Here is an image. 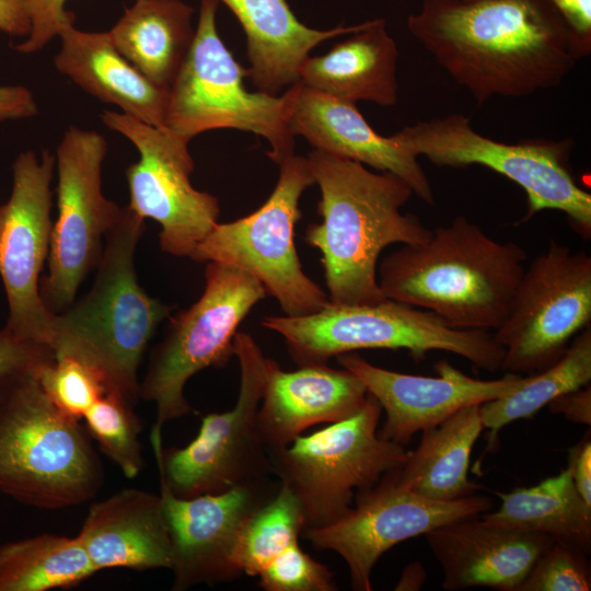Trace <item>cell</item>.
<instances>
[{"mask_svg":"<svg viewBox=\"0 0 591 591\" xmlns=\"http://www.w3.org/2000/svg\"><path fill=\"white\" fill-rule=\"evenodd\" d=\"M267 296L251 275L225 264L208 262L205 288L187 310L170 316L164 338L150 356L140 397L153 402L151 431L192 413L186 383L207 368H223L234 356V337L250 311Z\"/></svg>","mask_w":591,"mask_h":591,"instance_id":"cell-10","label":"cell"},{"mask_svg":"<svg viewBox=\"0 0 591 591\" xmlns=\"http://www.w3.org/2000/svg\"><path fill=\"white\" fill-rule=\"evenodd\" d=\"M38 113L33 93L23 85L0 86V121L31 118Z\"/></svg>","mask_w":591,"mask_h":591,"instance_id":"cell-40","label":"cell"},{"mask_svg":"<svg viewBox=\"0 0 591 591\" xmlns=\"http://www.w3.org/2000/svg\"><path fill=\"white\" fill-rule=\"evenodd\" d=\"M591 327L575 336L563 356L542 371L528 374L513 392L479 405L484 429L491 443L507 425L530 418L554 398L590 385Z\"/></svg>","mask_w":591,"mask_h":591,"instance_id":"cell-31","label":"cell"},{"mask_svg":"<svg viewBox=\"0 0 591 591\" xmlns=\"http://www.w3.org/2000/svg\"><path fill=\"white\" fill-rule=\"evenodd\" d=\"M67 0H27L31 31L26 38L14 46L22 54L42 50L62 30L74 24V13L65 8Z\"/></svg>","mask_w":591,"mask_h":591,"instance_id":"cell-38","label":"cell"},{"mask_svg":"<svg viewBox=\"0 0 591 591\" xmlns=\"http://www.w3.org/2000/svg\"><path fill=\"white\" fill-rule=\"evenodd\" d=\"M134 406L108 387L83 417L90 438L127 478L137 477L144 466L139 441L141 424Z\"/></svg>","mask_w":591,"mask_h":591,"instance_id":"cell-33","label":"cell"},{"mask_svg":"<svg viewBox=\"0 0 591 591\" xmlns=\"http://www.w3.org/2000/svg\"><path fill=\"white\" fill-rule=\"evenodd\" d=\"M303 518L294 495L279 484L276 495L259 507L243 526L233 555L241 575L257 577L278 554L297 542Z\"/></svg>","mask_w":591,"mask_h":591,"instance_id":"cell-32","label":"cell"},{"mask_svg":"<svg viewBox=\"0 0 591 591\" xmlns=\"http://www.w3.org/2000/svg\"><path fill=\"white\" fill-rule=\"evenodd\" d=\"M526 258L515 242H498L459 216L426 242L386 255L378 282L385 298L428 310L451 327L495 331L510 312Z\"/></svg>","mask_w":591,"mask_h":591,"instance_id":"cell-3","label":"cell"},{"mask_svg":"<svg viewBox=\"0 0 591 591\" xmlns=\"http://www.w3.org/2000/svg\"><path fill=\"white\" fill-rule=\"evenodd\" d=\"M396 134L415 157L437 166L482 165L518 184L528 198L522 222L542 210H558L579 235L590 239L591 195L579 186L570 167V139L496 141L478 134L457 113L417 121Z\"/></svg>","mask_w":591,"mask_h":591,"instance_id":"cell-9","label":"cell"},{"mask_svg":"<svg viewBox=\"0 0 591 591\" xmlns=\"http://www.w3.org/2000/svg\"><path fill=\"white\" fill-rule=\"evenodd\" d=\"M566 25L578 60L591 53V0H544Z\"/></svg>","mask_w":591,"mask_h":591,"instance_id":"cell-39","label":"cell"},{"mask_svg":"<svg viewBox=\"0 0 591 591\" xmlns=\"http://www.w3.org/2000/svg\"><path fill=\"white\" fill-rule=\"evenodd\" d=\"M484 426L479 405L456 412L425 429L418 447L404 464L382 477L432 500H455L474 495L482 486L467 477L473 447Z\"/></svg>","mask_w":591,"mask_h":591,"instance_id":"cell-27","label":"cell"},{"mask_svg":"<svg viewBox=\"0 0 591 591\" xmlns=\"http://www.w3.org/2000/svg\"><path fill=\"white\" fill-rule=\"evenodd\" d=\"M465 1H472V0H465Z\"/></svg>","mask_w":591,"mask_h":591,"instance_id":"cell-45","label":"cell"},{"mask_svg":"<svg viewBox=\"0 0 591 591\" xmlns=\"http://www.w3.org/2000/svg\"><path fill=\"white\" fill-rule=\"evenodd\" d=\"M54 170L48 151L20 153L10 197L0 206V277L9 304L4 327L46 346L55 313L44 304L39 282L50 246Z\"/></svg>","mask_w":591,"mask_h":591,"instance_id":"cell-16","label":"cell"},{"mask_svg":"<svg viewBox=\"0 0 591 591\" xmlns=\"http://www.w3.org/2000/svg\"><path fill=\"white\" fill-rule=\"evenodd\" d=\"M144 220L128 207L107 232L92 287L55 314L48 347L96 368L125 398L140 397L139 367L158 326L173 308L139 283L135 255Z\"/></svg>","mask_w":591,"mask_h":591,"instance_id":"cell-4","label":"cell"},{"mask_svg":"<svg viewBox=\"0 0 591 591\" xmlns=\"http://www.w3.org/2000/svg\"><path fill=\"white\" fill-rule=\"evenodd\" d=\"M101 119L139 152V160L125 172L129 210L159 223L163 252L190 257L219 223L220 206L216 196L192 185L195 164L189 140L121 112L104 111Z\"/></svg>","mask_w":591,"mask_h":591,"instance_id":"cell-15","label":"cell"},{"mask_svg":"<svg viewBox=\"0 0 591 591\" xmlns=\"http://www.w3.org/2000/svg\"><path fill=\"white\" fill-rule=\"evenodd\" d=\"M233 344L241 372L235 406L204 416L183 448L164 449L162 434L150 432L160 482L176 497L218 494L274 475L257 421L270 358L247 333L237 332Z\"/></svg>","mask_w":591,"mask_h":591,"instance_id":"cell-11","label":"cell"},{"mask_svg":"<svg viewBox=\"0 0 591 591\" xmlns=\"http://www.w3.org/2000/svg\"><path fill=\"white\" fill-rule=\"evenodd\" d=\"M279 489L269 477L218 494L179 498L160 482L172 547V589L213 586L241 576L233 563L240 533L250 517Z\"/></svg>","mask_w":591,"mask_h":591,"instance_id":"cell-18","label":"cell"},{"mask_svg":"<svg viewBox=\"0 0 591 591\" xmlns=\"http://www.w3.org/2000/svg\"><path fill=\"white\" fill-rule=\"evenodd\" d=\"M55 360L46 345L23 339L3 327L0 331V401L23 382L38 376Z\"/></svg>","mask_w":591,"mask_h":591,"instance_id":"cell-37","label":"cell"},{"mask_svg":"<svg viewBox=\"0 0 591 591\" xmlns=\"http://www.w3.org/2000/svg\"><path fill=\"white\" fill-rule=\"evenodd\" d=\"M106 153L103 135L78 126H69L56 148L57 219L48 273L39 282L42 300L55 314L76 300L81 283L100 262L107 232L124 212L103 194Z\"/></svg>","mask_w":591,"mask_h":591,"instance_id":"cell-13","label":"cell"},{"mask_svg":"<svg viewBox=\"0 0 591 591\" xmlns=\"http://www.w3.org/2000/svg\"><path fill=\"white\" fill-rule=\"evenodd\" d=\"M95 572L78 536L44 533L0 545V591L69 589Z\"/></svg>","mask_w":591,"mask_h":591,"instance_id":"cell-30","label":"cell"},{"mask_svg":"<svg viewBox=\"0 0 591 591\" xmlns=\"http://www.w3.org/2000/svg\"><path fill=\"white\" fill-rule=\"evenodd\" d=\"M0 31L11 36H27L31 20L27 0H0Z\"/></svg>","mask_w":591,"mask_h":591,"instance_id":"cell-43","label":"cell"},{"mask_svg":"<svg viewBox=\"0 0 591 591\" xmlns=\"http://www.w3.org/2000/svg\"><path fill=\"white\" fill-rule=\"evenodd\" d=\"M38 382L51 404L77 421L112 387L96 368L70 356H55L38 374Z\"/></svg>","mask_w":591,"mask_h":591,"instance_id":"cell-34","label":"cell"},{"mask_svg":"<svg viewBox=\"0 0 591 591\" xmlns=\"http://www.w3.org/2000/svg\"><path fill=\"white\" fill-rule=\"evenodd\" d=\"M547 406L553 414H561L569 421L590 426L591 387L588 385L565 393L554 398Z\"/></svg>","mask_w":591,"mask_h":591,"instance_id":"cell-41","label":"cell"},{"mask_svg":"<svg viewBox=\"0 0 591 591\" xmlns=\"http://www.w3.org/2000/svg\"><path fill=\"white\" fill-rule=\"evenodd\" d=\"M407 28L478 103L558 86L577 61L544 0H422Z\"/></svg>","mask_w":591,"mask_h":591,"instance_id":"cell-1","label":"cell"},{"mask_svg":"<svg viewBox=\"0 0 591 591\" xmlns=\"http://www.w3.org/2000/svg\"><path fill=\"white\" fill-rule=\"evenodd\" d=\"M266 591H335L337 584L329 568L302 551L294 542L278 554L258 573Z\"/></svg>","mask_w":591,"mask_h":591,"instance_id":"cell-36","label":"cell"},{"mask_svg":"<svg viewBox=\"0 0 591 591\" xmlns=\"http://www.w3.org/2000/svg\"><path fill=\"white\" fill-rule=\"evenodd\" d=\"M354 501L356 506L336 522L303 534L313 547L335 552L345 560L356 591L372 589V569L393 546L493 507L489 497L475 494L448 501L428 499L384 477L356 494Z\"/></svg>","mask_w":591,"mask_h":591,"instance_id":"cell-17","label":"cell"},{"mask_svg":"<svg viewBox=\"0 0 591 591\" xmlns=\"http://www.w3.org/2000/svg\"><path fill=\"white\" fill-rule=\"evenodd\" d=\"M104 480L91 438L48 399L38 376L0 401V491L38 509L94 498Z\"/></svg>","mask_w":591,"mask_h":591,"instance_id":"cell-5","label":"cell"},{"mask_svg":"<svg viewBox=\"0 0 591 591\" xmlns=\"http://www.w3.org/2000/svg\"><path fill=\"white\" fill-rule=\"evenodd\" d=\"M382 407L368 392L354 416L268 452L274 475L297 498L303 532L343 518L355 496L375 486L407 459L404 445L381 438Z\"/></svg>","mask_w":591,"mask_h":591,"instance_id":"cell-8","label":"cell"},{"mask_svg":"<svg viewBox=\"0 0 591 591\" xmlns=\"http://www.w3.org/2000/svg\"><path fill=\"white\" fill-rule=\"evenodd\" d=\"M290 95L288 125L293 137H303L314 150L354 160L379 172H390L404 179L414 195L428 205L434 195L422 166L397 134H378L355 103L296 82Z\"/></svg>","mask_w":591,"mask_h":591,"instance_id":"cell-20","label":"cell"},{"mask_svg":"<svg viewBox=\"0 0 591 591\" xmlns=\"http://www.w3.org/2000/svg\"><path fill=\"white\" fill-rule=\"evenodd\" d=\"M279 167L267 200L247 216L218 223L189 258L225 264L251 275L285 315L299 316L329 303L327 292L303 271L294 244L299 201L314 179L306 157L293 154Z\"/></svg>","mask_w":591,"mask_h":591,"instance_id":"cell-12","label":"cell"},{"mask_svg":"<svg viewBox=\"0 0 591 591\" xmlns=\"http://www.w3.org/2000/svg\"><path fill=\"white\" fill-rule=\"evenodd\" d=\"M55 68L101 102L124 114L163 127L169 91L150 82L114 46L107 32L67 26Z\"/></svg>","mask_w":591,"mask_h":591,"instance_id":"cell-24","label":"cell"},{"mask_svg":"<svg viewBox=\"0 0 591 591\" xmlns=\"http://www.w3.org/2000/svg\"><path fill=\"white\" fill-rule=\"evenodd\" d=\"M193 13L182 0H136L107 33L138 71L169 91L194 40Z\"/></svg>","mask_w":591,"mask_h":591,"instance_id":"cell-28","label":"cell"},{"mask_svg":"<svg viewBox=\"0 0 591 591\" xmlns=\"http://www.w3.org/2000/svg\"><path fill=\"white\" fill-rule=\"evenodd\" d=\"M96 571L173 567V547L160 495L124 488L94 502L77 535Z\"/></svg>","mask_w":591,"mask_h":591,"instance_id":"cell-23","label":"cell"},{"mask_svg":"<svg viewBox=\"0 0 591 591\" xmlns=\"http://www.w3.org/2000/svg\"><path fill=\"white\" fill-rule=\"evenodd\" d=\"M591 322V257L551 241L524 269L510 312L495 329L501 370L532 374L556 362Z\"/></svg>","mask_w":591,"mask_h":591,"instance_id":"cell-14","label":"cell"},{"mask_svg":"<svg viewBox=\"0 0 591 591\" xmlns=\"http://www.w3.org/2000/svg\"><path fill=\"white\" fill-rule=\"evenodd\" d=\"M338 364L356 374L380 403L386 418L381 438L406 444L412 437L433 427L456 412L505 396L525 381L526 375L507 372L496 380L466 375L449 361L434 364L437 376L399 373L376 367L352 352L336 357Z\"/></svg>","mask_w":591,"mask_h":591,"instance_id":"cell-19","label":"cell"},{"mask_svg":"<svg viewBox=\"0 0 591 591\" xmlns=\"http://www.w3.org/2000/svg\"><path fill=\"white\" fill-rule=\"evenodd\" d=\"M217 0H200L189 53L169 90L166 129L192 140L213 129H237L265 138L276 164L294 154L288 125L290 95L251 92L247 71L222 42L216 25Z\"/></svg>","mask_w":591,"mask_h":591,"instance_id":"cell-7","label":"cell"},{"mask_svg":"<svg viewBox=\"0 0 591 591\" xmlns=\"http://www.w3.org/2000/svg\"><path fill=\"white\" fill-rule=\"evenodd\" d=\"M496 495L501 505L496 511L479 514L485 522L546 534L590 552L591 506L577 491L568 465L559 474L534 486Z\"/></svg>","mask_w":591,"mask_h":591,"instance_id":"cell-29","label":"cell"},{"mask_svg":"<svg viewBox=\"0 0 591 591\" xmlns=\"http://www.w3.org/2000/svg\"><path fill=\"white\" fill-rule=\"evenodd\" d=\"M321 199L318 223H310L304 241L321 253L331 303L355 305L385 298L378 282L382 251L394 243L417 245L430 239L418 216L402 213L412 187L390 172L312 150L308 157Z\"/></svg>","mask_w":591,"mask_h":591,"instance_id":"cell-2","label":"cell"},{"mask_svg":"<svg viewBox=\"0 0 591 591\" xmlns=\"http://www.w3.org/2000/svg\"><path fill=\"white\" fill-rule=\"evenodd\" d=\"M368 391L351 371L324 364L283 371L270 359L257 421L267 452L282 449L310 428L357 414Z\"/></svg>","mask_w":591,"mask_h":591,"instance_id":"cell-22","label":"cell"},{"mask_svg":"<svg viewBox=\"0 0 591 591\" xmlns=\"http://www.w3.org/2000/svg\"><path fill=\"white\" fill-rule=\"evenodd\" d=\"M587 554L573 544L555 540L538 555L515 591H589Z\"/></svg>","mask_w":591,"mask_h":591,"instance_id":"cell-35","label":"cell"},{"mask_svg":"<svg viewBox=\"0 0 591 591\" xmlns=\"http://www.w3.org/2000/svg\"><path fill=\"white\" fill-rule=\"evenodd\" d=\"M262 325L279 334L299 366L324 364L360 349H406L421 359L428 351L459 355L486 371L501 370L505 350L494 334L455 328L428 310L385 299L378 303H328L299 316L268 315Z\"/></svg>","mask_w":591,"mask_h":591,"instance_id":"cell-6","label":"cell"},{"mask_svg":"<svg viewBox=\"0 0 591 591\" xmlns=\"http://www.w3.org/2000/svg\"><path fill=\"white\" fill-rule=\"evenodd\" d=\"M398 49L383 19L366 25L335 44L326 54L309 56L299 82L336 99L393 106L398 100Z\"/></svg>","mask_w":591,"mask_h":591,"instance_id":"cell-26","label":"cell"},{"mask_svg":"<svg viewBox=\"0 0 591 591\" xmlns=\"http://www.w3.org/2000/svg\"><path fill=\"white\" fill-rule=\"evenodd\" d=\"M225 4L246 35L247 78L260 91L278 95L299 81L303 61L323 42L361 30L366 23L315 30L297 19L287 0H217Z\"/></svg>","mask_w":591,"mask_h":591,"instance_id":"cell-25","label":"cell"},{"mask_svg":"<svg viewBox=\"0 0 591 591\" xmlns=\"http://www.w3.org/2000/svg\"><path fill=\"white\" fill-rule=\"evenodd\" d=\"M425 536L442 567L445 590L515 591L538 555L555 541L546 534L491 525L479 514L449 522Z\"/></svg>","mask_w":591,"mask_h":591,"instance_id":"cell-21","label":"cell"},{"mask_svg":"<svg viewBox=\"0 0 591 591\" xmlns=\"http://www.w3.org/2000/svg\"><path fill=\"white\" fill-rule=\"evenodd\" d=\"M426 579L422 565L419 561L410 563L405 567L395 590H418Z\"/></svg>","mask_w":591,"mask_h":591,"instance_id":"cell-44","label":"cell"},{"mask_svg":"<svg viewBox=\"0 0 591 591\" xmlns=\"http://www.w3.org/2000/svg\"><path fill=\"white\" fill-rule=\"evenodd\" d=\"M568 466L577 491L587 505L591 506V441L589 436L570 450Z\"/></svg>","mask_w":591,"mask_h":591,"instance_id":"cell-42","label":"cell"}]
</instances>
